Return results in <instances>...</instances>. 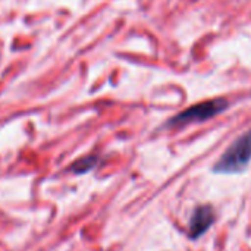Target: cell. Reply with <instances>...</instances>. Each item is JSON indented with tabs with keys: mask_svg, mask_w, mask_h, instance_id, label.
I'll return each instance as SVG.
<instances>
[{
	"mask_svg": "<svg viewBox=\"0 0 251 251\" xmlns=\"http://www.w3.org/2000/svg\"><path fill=\"white\" fill-rule=\"evenodd\" d=\"M251 162V129L240 135L213 165L212 172L222 175L240 174Z\"/></svg>",
	"mask_w": 251,
	"mask_h": 251,
	"instance_id": "cell-1",
	"label": "cell"
},
{
	"mask_svg": "<svg viewBox=\"0 0 251 251\" xmlns=\"http://www.w3.org/2000/svg\"><path fill=\"white\" fill-rule=\"evenodd\" d=\"M99 163V157L97 156H85V157H81L78 160H75L69 171L75 175H84V174H88L91 172Z\"/></svg>",
	"mask_w": 251,
	"mask_h": 251,
	"instance_id": "cell-4",
	"label": "cell"
},
{
	"mask_svg": "<svg viewBox=\"0 0 251 251\" xmlns=\"http://www.w3.org/2000/svg\"><path fill=\"white\" fill-rule=\"evenodd\" d=\"M226 109H228V101L225 99L206 100V101L197 103V104L182 110L181 113L175 115L172 119H169L166 122V126L175 128V126H185L190 124L204 122V121H209V119L221 115Z\"/></svg>",
	"mask_w": 251,
	"mask_h": 251,
	"instance_id": "cell-2",
	"label": "cell"
},
{
	"mask_svg": "<svg viewBox=\"0 0 251 251\" xmlns=\"http://www.w3.org/2000/svg\"><path fill=\"white\" fill-rule=\"evenodd\" d=\"M216 222V213L212 206L201 204L197 206L193 210L190 225H188V234L191 240H199L201 235H204L209 228Z\"/></svg>",
	"mask_w": 251,
	"mask_h": 251,
	"instance_id": "cell-3",
	"label": "cell"
}]
</instances>
